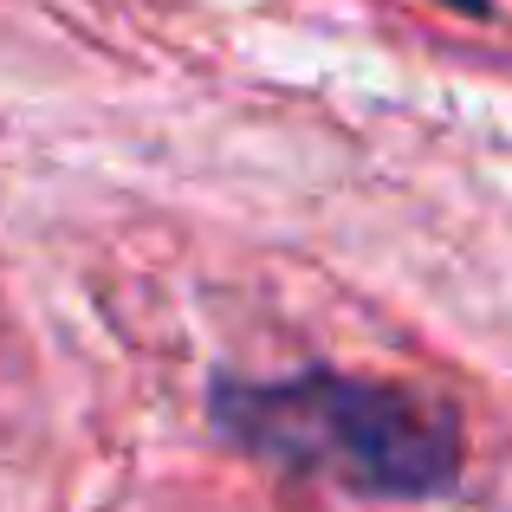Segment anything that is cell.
<instances>
[{
    "label": "cell",
    "instance_id": "1",
    "mask_svg": "<svg viewBox=\"0 0 512 512\" xmlns=\"http://www.w3.org/2000/svg\"><path fill=\"white\" fill-rule=\"evenodd\" d=\"M227 441L363 500H435L461 480V422L402 383L299 370L279 383H214Z\"/></svg>",
    "mask_w": 512,
    "mask_h": 512
},
{
    "label": "cell",
    "instance_id": "2",
    "mask_svg": "<svg viewBox=\"0 0 512 512\" xmlns=\"http://www.w3.org/2000/svg\"><path fill=\"white\" fill-rule=\"evenodd\" d=\"M454 13H487V0H448Z\"/></svg>",
    "mask_w": 512,
    "mask_h": 512
}]
</instances>
